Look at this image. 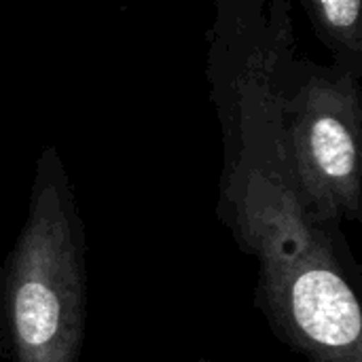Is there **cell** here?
<instances>
[{"label":"cell","instance_id":"7a4b0ae2","mask_svg":"<svg viewBox=\"0 0 362 362\" xmlns=\"http://www.w3.org/2000/svg\"><path fill=\"white\" fill-rule=\"evenodd\" d=\"M85 310L83 221L62 155L49 144L0 274V329L13 362H78Z\"/></svg>","mask_w":362,"mask_h":362},{"label":"cell","instance_id":"3957f363","mask_svg":"<svg viewBox=\"0 0 362 362\" xmlns=\"http://www.w3.org/2000/svg\"><path fill=\"white\" fill-rule=\"evenodd\" d=\"M362 78L305 57L286 76L284 127L299 195L325 227L362 216Z\"/></svg>","mask_w":362,"mask_h":362},{"label":"cell","instance_id":"5b68a950","mask_svg":"<svg viewBox=\"0 0 362 362\" xmlns=\"http://www.w3.org/2000/svg\"><path fill=\"white\" fill-rule=\"evenodd\" d=\"M202 362H208V361H202Z\"/></svg>","mask_w":362,"mask_h":362},{"label":"cell","instance_id":"6da1fadb","mask_svg":"<svg viewBox=\"0 0 362 362\" xmlns=\"http://www.w3.org/2000/svg\"><path fill=\"white\" fill-rule=\"evenodd\" d=\"M206 78L223 134L218 216L259 263L257 305L305 362H362V310L329 227L305 208L286 142L291 0H206Z\"/></svg>","mask_w":362,"mask_h":362},{"label":"cell","instance_id":"277c9868","mask_svg":"<svg viewBox=\"0 0 362 362\" xmlns=\"http://www.w3.org/2000/svg\"><path fill=\"white\" fill-rule=\"evenodd\" d=\"M331 64L362 78V0H299Z\"/></svg>","mask_w":362,"mask_h":362}]
</instances>
